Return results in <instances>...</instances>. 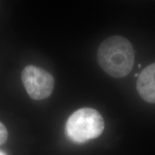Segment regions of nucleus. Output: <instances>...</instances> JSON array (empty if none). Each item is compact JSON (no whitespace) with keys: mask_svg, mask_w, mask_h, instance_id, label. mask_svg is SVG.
<instances>
[{"mask_svg":"<svg viewBox=\"0 0 155 155\" xmlns=\"http://www.w3.org/2000/svg\"><path fill=\"white\" fill-rule=\"evenodd\" d=\"M100 66L114 78L129 74L134 63V51L129 40L122 36H112L101 44L97 53Z\"/></svg>","mask_w":155,"mask_h":155,"instance_id":"1","label":"nucleus"},{"mask_svg":"<svg viewBox=\"0 0 155 155\" xmlns=\"http://www.w3.org/2000/svg\"><path fill=\"white\" fill-rule=\"evenodd\" d=\"M22 81L29 96L32 99L47 98L53 91L54 78L52 75L34 65L25 67L22 73Z\"/></svg>","mask_w":155,"mask_h":155,"instance_id":"3","label":"nucleus"},{"mask_svg":"<svg viewBox=\"0 0 155 155\" xmlns=\"http://www.w3.org/2000/svg\"><path fill=\"white\" fill-rule=\"evenodd\" d=\"M65 129L70 139L75 142L83 143L101 134L104 129V121L96 109L83 108L70 116Z\"/></svg>","mask_w":155,"mask_h":155,"instance_id":"2","label":"nucleus"},{"mask_svg":"<svg viewBox=\"0 0 155 155\" xmlns=\"http://www.w3.org/2000/svg\"><path fill=\"white\" fill-rule=\"evenodd\" d=\"M137 89L143 100L155 104V63L145 68L139 75Z\"/></svg>","mask_w":155,"mask_h":155,"instance_id":"4","label":"nucleus"},{"mask_svg":"<svg viewBox=\"0 0 155 155\" xmlns=\"http://www.w3.org/2000/svg\"><path fill=\"white\" fill-rule=\"evenodd\" d=\"M8 137V132L2 123L0 122V145L4 144Z\"/></svg>","mask_w":155,"mask_h":155,"instance_id":"5","label":"nucleus"},{"mask_svg":"<svg viewBox=\"0 0 155 155\" xmlns=\"http://www.w3.org/2000/svg\"><path fill=\"white\" fill-rule=\"evenodd\" d=\"M0 155H7V154H5L3 152H1V151H0Z\"/></svg>","mask_w":155,"mask_h":155,"instance_id":"6","label":"nucleus"}]
</instances>
